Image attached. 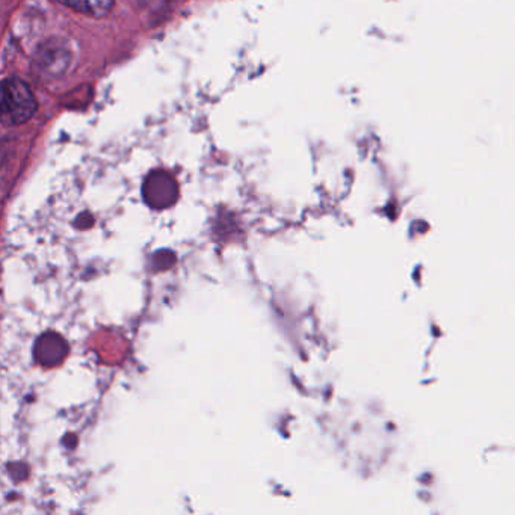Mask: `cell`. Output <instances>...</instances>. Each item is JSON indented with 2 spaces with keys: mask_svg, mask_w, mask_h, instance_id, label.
<instances>
[{
  "mask_svg": "<svg viewBox=\"0 0 515 515\" xmlns=\"http://www.w3.org/2000/svg\"><path fill=\"white\" fill-rule=\"evenodd\" d=\"M63 5L98 19V17H105L112 10L114 4L106 0H98V2H63Z\"/></svg>",
  "mask_w": 515,
  "mask_h": 515,
  "instance_id": "obj_2",
  "label": "cell"
},
{
  "mask_svg": "<svg viewBox=\"0 0 515 515\" xmlns=\"http://www.w3.org/2000/svg\"><path fill=\"white\" fill-rule=\"evenodd\" d=\"M63 343L58 337H46L39 342V359L46 363H52L63 357Z\"/></svg>",
  "mask_w": 515,
  "mask_h": 515,
  "instance_id": "obj_3",
  "label": "cell"
},
{
  "mask_svg": "<svg viewBox=\"0 0 515 515\" xmlns=\"http://www.w3.org/2000/svg\"><path fill=\"white\" fill-rule=\"evenodd\" d=\"M38 109L30 88L20 79L0 80V122L4 124H23L34 117Z\"/></svg>",
  "mask_w": 515,
  "mask_h": 515,
  "instance_id": "obj_1",
  "label": "cell"
}]
</instances>
